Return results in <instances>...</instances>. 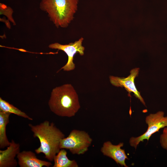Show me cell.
<instances>
[{"label": "cell", "instance_id": "obj_13", "mask_svg": "<svg viewBox=\"0 0 167 167\" xmlns=\"http://www.w3.org/2000/svg\"><path fill=\"white\" fill-rule=\"evenodd\" d=\"M0 111L13 113L19 116L32 120L33 118L30 117L25 113L21 111L0 97Z\"/></svg>", "mask_w": 167, "mask_h": 167}, {"label": "cell", "instance_id": "obj_6", "mask_svg": "<svg viewBox=\"0 0 167 167\" xmlns=\"http://www.w3.org/2000/svg\"><path fill=\"white\" fill-rule=\"evenodd\" d=\"M83 40L84 38L82 37L78 41L68 44L62 45L58 43H55L49 45L48 47L50 49H58L63 51L68 56L67 62L60 70L62 69L64 71H69L75 69V65L73 62L75 55L79 53L80 55L83 56L84 54L85 48L82 45Z\"/></svg>", "mask_w": 167, "mask_h": 167}, {"label": "cell", "instance_id": "obj_2", "mask_svg": "<svg viewBox=\"0 0 167 167\" xmlns=\"http://www.w3.org/2000/svg\"><path fill=\"white\" fill-rule=\"evenodd\" d=\"M48 104L53 113L62 117H73L80 108L76 91L68 84L53 89Z\"/></svg>", "mask_w": 167, "mask_h": 167}, {"label": "cell", "instance_id": "obj_15", "mask_svg": "<svg viewBox=\"0 0 167 167\" xmlns=\"http://www.w3.org/2000/svg\"><path fill=\"white\" fill-rule=\"evenodd\" d=\"M160 143L162 148L167 151V126L163 128L160 135Z\"/></svg>", "mask_w": 167, "mask_h": 167}, {"label": "cell", "instance_id": "obj_12", "mask_svg": "<svg viewBox=\"0 0 167 167\" xmlns=\"http://www.w3.org/2000/svg\"><path fill=\"white\" fill-rule=\"evenodd\" d=\"M67 152L65 149H61L54 157L53 167H78L75 160H70L67 156Z\"/></svg>", "mask_w": 167, "mask_h": 167}, {"label": "cell", "instance_id": "obj_11", "mask_svg": "<svg viewBox=\"0 0 167 167\" xmlns=\"http://www.w3.org/2000/svg\"><path fill=\"white\" fill-rule=\"evenodd\" d=\"M11 113L0 111V148L7 147L10 144L6 133V127L9 122Z\"/></svg>", "mask_w": 167, "mask_h": 167}, {"label": "cell", "instance_id": "obj_9", "mask_svg": "<svg viewBox=\"0 0 167 167\" xmlns=\"http://www.w3.org/2000/svg\"><path fill=\"white\" fill-rule=\"evenodd\" d=\"M20 146L12 140L6 149L0 150V167H15L18 164L15 159L20 152Z\"/></svg>", "mask_w": 167, "mask_h": 167}, {"label": "cell", "instance_id": "obj_3", "mask_svg": "<svg viewBox=\"0 0 167 167\" xmlns=\"http://www.w3.org/2000/svg\"><path fill=\"white\" fill-rule=\"evenodd\" d=\"M78 0H41L40 9L57 28H66L74 19Z\"/></svg>", "mask_w": 167, "mask_h": 167}, {"label": "cell", "instance_id": "obj_5", "mask_svg": "<svg viewBox=\"0 0 167 167\" xmlns=\"http://www.w3.org/2000/svg\"><path fill=\"white\" fill-rule=\"evenodd\" d=\"M145 121L148 125L146 131L143 134L136 137H131L129 141L130 146L135 149L139 143L145 140L148 141L152 135L167 126V116H165L162 111H159L147 116Z\"/></svg>", "mask_w": 167, "mask_h": 167}, {"label": "cell", "instance_id": "obj_7", "mask_svg": "<svg viewBox=\"0 0 167 167\" xmlns=\"http://www.w3.org/2000/svg\"><path fill=\"white\" fill-rule=\"evenodd\" d=\"M139 69L138 68L132 69L130 72V75L126 78L110 76L109 80L111 84L114 86L124 87L128 92L129 96L131 97L130 93L133 92L134 96L145 106L144 101L141 96L140 92L137 90L134 83L135 78L138 75Z\"/></svg>", "mask_w": 167, "mask_h": 167}, {"label": "cell", "instance_id": "obj_4", "mask_svg": "<svg viewBox=\"0 0 167 167\" xmlns=\"http://www.w3.org/2000/svg\"><path fill=\"white\" fill-rule=\"evenodd\" d=\"M92 139L89 134L84 131L74 129L68 135L61 139V149L69 150L73 154L81 155L88 150Z\"/></svg>", "mask_w": 167, "mask_h": 167}, {"label": "cell", "instance_id": "obj_8", "mask_svg": "<svg viewBox=\"0 0 167 167\" xmlns=\"http://www.w3.org/2000/svg\"><path fill=\"white\" fill-rule=\"evenodd\" d=\"M123 145L124 143L122 142L114 145L110 141H106L103 143L101 151L104 156L111 158L118 164L128 167L125 161L129 159L124 149L122 148Z\"/></svg>", "mask_w": 167, "mask_h": 167}, {"label": "cell", "instance_id": "obj_1", "mask_svg": "<svg viewBox=\"0 0 167 167\" xmlns=\"http://www.w3.org/2000/svg\"><path fill=\"white\" fill-rule=\"evenodd\" d=\"M28 125L33 133V136L37 138L40 146L35 150L37 154H44L45 157L53 161L54 157L61 149L60 145L62 139L65 137L64 133L53 122L45 121L36 125Z\"/></svg>", "mask_w": 167, "mask_h": 167}, {"label": "cell", "instance_id": "obj_10", "mask_svg": "<svg viewBox=\"0 0 167 167\" xmlns=\"http://www.w3.org/2000/svg\"><path fill=\"white\" fill-rule=\"evenodd\" d=\"M18 164L20 167H49L52 165L49 161L38 158L35 153L30 151H23L17 155Z\"/></svg>", "mask_w": 167, "mask_h": 167}, {"label": "cell", "instance_id": "obj_14", "mask_svg": "<svg viewBox=\"0 0 167 167\" xmlns=\"http://www.w3.org/2000/svg\"><path fill=\"white\" fill-rule=\"evenodd\" d=\"M0 14H3L6 16L9 20L14 25L15 23L12 16L13 12L12 9L10 7L7 6L5 4L0 3Z\"/></svg>", "mask_w": 167, "mask_h": 167}]
</instances>
